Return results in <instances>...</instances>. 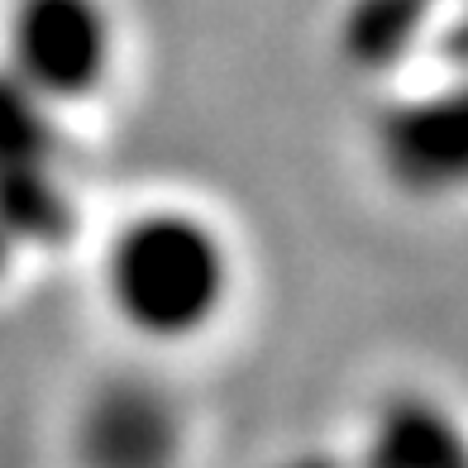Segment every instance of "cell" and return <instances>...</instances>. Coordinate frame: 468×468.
<instances>
[{
  "instance_id": "obj_3",
  "label": "cell",
  "mask_w": 468,
  "mask_h": 468,
  "mask_svg": "<svg viewBox=\"0 0 468 468\" xmlns=\"http://www.w3.org/2000/svg\"><path fill=\"white\" fill-rule=\"evenodd\" d=\"M182 431L173 397L124 378L96 388L77 411L72 454L81 468H177Z\"/></svg>"
},
{
  "instance_id": "obj_1",
  "label": "cell",
  "mask_w": 468,
  "mask_h": 468,
  "mask_svg": "<svg viewBox=\"0 0 468 468\" xmlns=\"http://www.w3.org/2000/svg\"><path fill=\"white\" fill-rule=\"evenodd\" d=\"M96 306L139 354L173 358L210 345L239 311L244 249L191 197H144L96 239Z\"/></svg>"
},
{
  "instance_id": "obj_2",
  "label": "cell",
  "mask_w": 468,
  "mask_h": 468,
  "mask_svg": "<svg viewBox=\"0 0 468 468\" xmlns=\"http://www.w3.org/2000/svg\"><path fill=\"white\" fill-rule=\"evenodd\" d=\"M124 53L120 0H0V77L53 115L111 96Z\"/></svg>"
},
{
  "instance_id": "obj_5",
  "label": "cell",
  "mask_w": 468,
  "mask_h": 468,
  "mask_svg": "<svg viewBox=\"0 0 468 468\" xmlns=\"http://www.w3.org/2000/svg\"><path fill=\"white\" fill-rule=\"evenodd\" d=\"M19 249H25V239H19V229L0 216V282L10 278V263L19 259Z\"/></svg>"
},
{
  "instance_id": "obj_4",
  "label": "cell",
  "mask_w": 468,
  "mask_h": 468,
  "mask_svg": "<svg viewBox=\"0 0 468 468\" xmlns=\"http://www.w3.org/2000/svg\"><path fill=\"white\" fill-rule=\"evenodd\" d=\"M401 173L425 186H468V91L420 105L397 124Z\"/></svg>"
}]
</instances>
